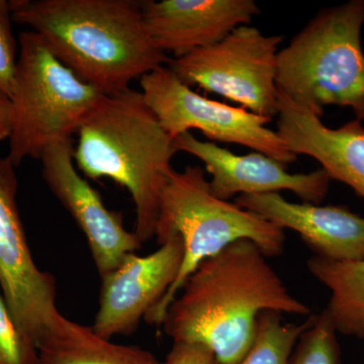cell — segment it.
<instances>
[{
  "label": "cell",
  "mask_w": 364,
  "mask_h": 364,
  "mask_svg": "<svg viewBox=\"0 0 364 364\" xmlns=\"http://www.w3.org/2000/svg\"><path fill=\"white\" fill-rule=\"evenodd\" d=\"M264 311L311 313L289 293L259 247L242 239L200 263L170 304L161 326L173 343L203 345L220 364H238Z\"/></svg>",
  "instance_id": "cell-1"
},
{
  "label": "cell",
  "mask_w": 364,
  "mask_h": 364,
  "mask_svg": "<svg viewBox=\"0 0 364 364\" xmlns=\"http://www.w3.org/2000/svg\"><path fill=\"white\" fill-rule=\"evenodd\" d=\"M11 18L33 28L81 80L109 95L168 64L134 0H11Z\"/></svg>",
  "instance_id": "cell-2"
},
{
  "label": "cell",
  "mask_w": 364,
  "mask_h": 364,
  "mask_svg": "<svg viewBox=\"0 0 364 364\" xmlns=\"http://www.w3.org/2000/svg\"><path fill=\"white\" fill-rule=\"evenodd\" d=\"M73 159L88 178H111L128 189L141 243L155 237L160 195L173 171V139L162 128L143 93L128 88L104 95L77 131Z\"/></svg>",
  "instance_id": "cell-3"
},
{
  "label": "cell",
  "mask_w": 364,
  "mask_h": 364,
  "mask_svg": "<svg viewBox=\"0 0 364 364\" xmlns=\"http://www.w3.org/2000/svg\"><path fill=\"white\" fill-rule=\"evenodd\" d=\"M178 235L184 246L181 272L164 296L144 320L161 326L170 304L200 263L221 252L230 244L247 239L267 257L284 252L286 234L282 228L236 203L221 200L212 193L203 167L188 165L173 171L163 186L155 237L157 243Z\"/></svg>",
  "instance_id": "cell-4"
},
{
  "label": "cell",
  "mask_w": 364,
  "mask_h": 364,
  "mask_svg": "<svg viewBox=\"0 0 364 364\" xmlns=\"http://www.w3.org/2000/svg\"><path fill=\"white\" fill-rule=\"evenodd\" d=\"M363 25L364 0L321 9L277 54L279 92L316 116L338 105L364 121Z\"/></svg>",
  "instance_id": "cell-5"
},
{
  "label": "cell",
  "mask_w": 364,
  "mask_h": 364,
  "mask_svg": "<svg viewBox=\"0 0 364 364\" xmlns=\"http://www.w3.org/2000/svg\"><path fill=\"white\" fill-rule=\"evenodd\" d=\"M11 100L9 157L14 166L71 141L104 93L64 65L41 36L21 33Z\"/></svg>",
  "instance_id": "cell-6"
},
{
  "label": "cell",
  "mask_w": 364,
  "mask_h": 364,
  "mask_svg": "<svg viewBox=\"0 0 364 364\" xmlns=\"http://www.w3.org/2000/svg\"><path fill=\"white\" fill-rule=\"evenodd\" d=\"M284 37L240 26L217 44L171 58L167 67L189 86H198L273 119L279 114L277 54Z\"/></svg>",
  "instance_id": "cell-7"
},
{
  "label": "cell",
  "mask_w": 364,
  "mask_h": 364,
  "mask_svg": "<svg viewBox=\"0 0 364 364\" xmlns=\"http://www.w3.org/2000/svg\"><path fill=\"white\" fill-rule=\"evenodd\" d=\"M140 85L146 102L173 140L196 129L213 143L244 146L286 165L298 159L277 131L267 128L272 119L198 95L167 66L144 75Z\"/></svg>",
  "instance_id": "cell-8"
},
{
  "label": "cell",
  "mask_w": 364,
  "mask_h": 364,
  "mask_svg": "<svg viewBox=\"0 0 364 364\" xmlns=\"http://www.w3.org/2000/svg\"><path fill=\"white\" fill-rule=\"evenodd\" d=\"M18 179L9 157H0V287L11 316L37 346L59 312L56 280L36 265L16 205Z\"/></svg>",
  "instance_id": "cell-9"
},
{
  "label": "cell",
  "mask_w": 364,
  "mask_h": 364,
  "mask_svg": "<svg viewBox=\"0 0 364 364\" xmlns=\"http://www.w3.org/2000/svg\"><path fill=\"white\" fill-rule=\"evenodd\" d=\"M155 252L129 254L112 272L102 277L100 308L91 326L102 338L130 335L168 291L181 272L184 246L172 235Z\"/></svg>",
  "instance_id": "cell-10"
},
{
  "label": "cell",
  "mask_w": 364,
  "mask_h": 364,
  "mask_svg": "<svg viewBox=\"0 0 364 364\" xmlns=\"http://www.w3.org/2000/svg\"><path fill=\"white\" fill-rule=\"evenodd\" d=\"M73 149L72 140L46 149L40 158L43 178L85 234L102 277L142 243L134 232L127 231L122 215L105 207L97 189L78 173Z\"/></svg>",
  "instance_id": "cell-11"
},
{
  "label": "cell",
  "mask_w": 364,
  "mask_h": 364,
  "mask_svg": "<svg viewBox=\"0 0 364 364\" xmlns=\"http://www.w3.org/2000/svg\"><path fill=\"white\" fill-rule=\"evenodd\" d=\"M176 152L193 155L205 164L212 176L210 188L221 200L235 196L263 195L289 191L304 203L321 205L332 179L323 169L291 174L287 165L259 152L237 155L213 142L198 140L191 132L173 140Z\"/></svg>",
  "instance_id": "cell-12"
},
{
  "label": "cell",
  "mask_w": 364,
  "mask_h": 364,
  "mask_svg": "<svg viewBox=\"0 0 364 364\" xmlns=\"http://www.w3.org/2000/svg\"><path fill=\"white\" fill-rule=\"evenodd\" d=\"M261 13L254 0H148L144 23L155 45L181 58L217 44Z\"/></svg>",
  "instance_id": "cell-13"
},
{
  "label": "cell",
  "mask_w": 364,
  "mask_h": 364,
  "mask_svg": "<svg viewBox=\"0 0 364 364\" xmlns=\"http://www.w3.org/2000/svg\"><path fill=\"white\" fill-rule=\"evenodd\" d=\"M235 203L282 230L296 232L318 257L364 259V218L349 208L291 203L279 193L240 196Z\"/></svg>",
  "instance_id": "cell-14"
},
{
  "label": "cell",
  "mask_w": 364,
  "mask_h": 364,
  "mask_svg": "<svg viewBox=\"0 0 364 364\" xmlns=\"http://www.w3.org/2000/svg\"><path fill=\"white\" fill-rule=\"evenodd\" d=\"M277 133L296 155L320 163L330 178L343 182L364 198V127L352 119L331 129L279 91Z\"/></svg>",
  "instance_id": "cell-15"
},
{
  "label": "cell",
  "mask_w": 364,
  "mask_h": 364,
  "mask_svg": "<svg viewBox=\"0 0 364 364\" xmlns=\"http://www.w3.org/2000/svg\"><path fill=\"white\" fill-rule=\"evenodd\" d=\"M35 364H164L152 352L102 338L60 312L37 344Z\"/></svg>",
  "instance_id": "cell-16"
},
{
  "label": "cell",
  "mask_w": 364,
  "mask_h": 364,
  "mask_svg": "<svg viewBox=\"0 0 364 364\" xmlns=\"http://www.w3.org/2000/svg\"><path fill=\"white\" fill-rule=\"evenodd\" d=\"M308 268L331 293L325 310L337 332L364 338V259L333 261L315 255Z\"/></svg>",
  "instance_id": "cell-17"
},
{
  "label": "cell",
  "mask_w": 364,
  "mask_h": 364,
  "mask_svg": "<svg viewBox=\"0 0 364 364\" xmlns=\"http://www.w3.org/2000/svg\"><path fill=\"white\" fill-rule=\"evenodd\" d=\"M311 323V315L301 324L282 321V314L264 311L258 316L255 337L238 364H289L296 342Z\"/></svg>",
  "instance_id": "cell-18"
},
{
  "label": "cell",
  "mask_w": 364,
  "mask_h": 364,
  "mask_svg": "<svg viewBox=\"0 0 364 364\" xmlns=\"http://www.w3.org/2000/svg\"><path fill=\"white\" fill-rule=\"evenodd\" d=\"M337 330L326 310L311 315V323L296 342L289 364H339Z\"/></svg>",
  "instance_id": "cell-19"
},
{
  "label": "cell",
  "mask_w": 364,
  "mask_h": 364,
  "mask_svg": "<svg viewBox=\"0 0 364 364\" xmlns=\"http://www.w3.org/2000/svg\"><path fill=\"white\" fill-rule=\"evenodd\" d=\"M38 349L21 331L0 294V364H35Z\"/></svg>",
  "instance_id": "cell-20"
},
{
  "label": "cell",
  "mask_w": 364,
  "mask_h": 364,
  "mask_svg": "<svg viewBox=\"0 0 364 364\" xmlns=\"http://www.w3.org/2000/svg\"><path fill=\"white\" fill-rule=\"evenodd\" d=\"M9 2L0 0V90L11 97L16 76V45L11 32Z\"/></svg>",
  "instance_id": "cell-21"
},
{
  "label": "cell",
  "mask_w": 364,
  "mask_h": 364,
  "mask_svg": "<svg viewBox=\"0 0 364 364\" xmlns=\"http://www.w3.org/2000/svg\"><path fill=\"white\" fill-rule=\"evenodd\" d=\"M164 364H220L210 349L203 345L182 343L172 345Z\"/></svg>",
  "instance_id": "cell-22"
},
{
  "label": "cell",
  "mask_w": 364,
  "mask_h": 364,
  "mask_svg": "<svg viewBox=\"0 0 364 364\" xmlns=\"http://www.w3.org/2000/svg\"><path fill=\"white\" fill-rule=\"evenodd\" d=\"M13 128V107L11 97L0 90V141L9 138Z\"/></svg>",
  "instance_id": "cell-23"
}]
</instances>
